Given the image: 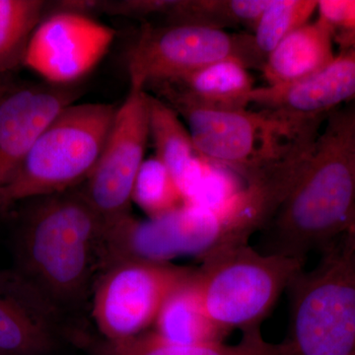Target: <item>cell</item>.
<instances>
[{"label": "cell", "instance_id": "obj_19", "mask_svg": "<svg viewBox=\"0 0 355 355\" xmlns=\"http://www.w3.org/2000/svg\"><path fill=\"white\" fill-rule=\"evenodd\" d=\"M149 135L156 157L171 173L182 191L202 160L181 116L167 103L148 92Z\"/></svg>", "mask_w": 355, "mask_h": 355}, {"label": "cell", "instance_id": "obj_21", "mask_svg": "<svg viewBox=\"0 0 355 355\" xmlns=\"http://www.w3.org/2000/svg\"><path fill=\"white\" fill-rule=\"evenodd\" d=\"M46 3L42 0H0V78L23 65Z\"/></svg>", "mask_w": 355, "mask_h": 355}, {"label": "cell", "instance_id": "obj_3", "mask_svg": "<svg viewBox=\"0 0 355 355\" xmlns=\"http://www.w3.org/2000/svg\"><path fill=\"white\" fill-rule=\"evenodd\" d=\"M169 106L186 121L202 157L238 173L245 181L312 146L327 119L270 109L214 111L184 103Z\"/></svg>", "mask_w": 355, "mask_h": 355}, {"label": "cell", "instance_id": "obj_18", "mask_svg": "<svg viewBox=\"0 0 355 355\" xmlns=\"http://www.w3.org/2000/svg\"><path fill=\"white\" fill-rule=\"evenodd\" d=\"M153 326V331L161 338L181 345L223 343L230 333L217 324L203 307L193 270L170 292Z\"/></svg>", "mask_w": 355, "mask_h": 355}, {"label": "cell", "instance_id": "obj_8", "mask_svg": "<svg viewBox=\"0 0 355 355\" xmlns=\"http://www.w3.org/2000/svg\"><path fill=\"white\" fill-rule=\"evenodd\" d=\"M225 60L257 69L251 34L202 25H146L127 55L130 80L146 89Z\"/></svg>", "mask_w": 355, "mask_h": 355}, {"label": "cell", "instance_id": "obj_9", "mask_svg": "<svg viewBox=\"0 0 355 355\" xmlns=\"http://www.w3.org/2000/svg\"><path fill=\"white\" fill-rule=\"evenodd\" d=\"M191 270L171 263L139 260L106 266L96 282L92 306L103 338L123 340L146 333L170 292Z\"/></svg>", "mask_w": 355, "mask_h": 355}, {"label": "cell", "instance_id": "obj_13", "mask_svg": "<svg viewBox=\"0 0 355 355\" xmlns=\"http://www.w3.org/2000/svg\"><path fill=\"white\" fill-rule=\"evenodd\" d=\"M62 313L20 272H0V355H46L57 349Z\"/></svg>", "mask_w": 355, "mask_h": 355}, {"label": "cell", "instance_id": "obj_11", "mask_svg": "<svg viewBox=\"0 0 355 355\" xmlns=\"http://www.w3.org/2000/svg\"><path fill=\"white\" fill-rule=\"evenodd\" d=\"M114 37V29L90 16L50 13L33 33L23 67L44 83L74 86L99 64Z\"/></svg>", "mask_w": 355, "mask_h": 355}, {"label": "cell", "instance_id": "obj_22", "mask_svg": "<svg viewBox=\"0 0 355 355\" xmlns=\"http://www.w3.org/2000/svg\"><path fill=\"white\" fill-rule=\"evenodd\" d=\"M317 6V0H270L251 33L258 69L287 36L309 23Z\"/></svg>", "mask_w": 355, "mask_h": 355}, {"label": "cell", "instance_id": "obj_10", "mask_svg": "<svg viewBox=\"0 0 355 355\" xmlns=\"http://www.w3.org/2000/svg\"><path fill=\"white\" fill-rule=\"evenodd\" d=\"M149 135L148 92L130 80L108 137L83 191L106 226L130 214L135 179L144 164Z\"/></svg>", "mask_w": 355, "mask_h": 355}, {"label": "cell", "instance_id": "obj_15", "mask_svg": "<svg viewBox=\"0 0 355 355\" xmlns=\"http://www.w3.org/2000/svg\"><path fill=\"white\" fill-rule=\"evenodd\" d=\"M149 86L158 93L156 97L167 104L184 103L214 111L248 109L257 88L249 69L235 60H221L179 78Z\"/></svg>", "mask_w": 355, "mask_h": 355}, {"label": "cell", "instance_id": "obj_2", "mask_svg": "<svg viewBox=\"0 0 355 355\" xmlns=\"http://www.w3.org/2000/svg\"><path fill=\"white\" fill-rule=\"evenodd\" d=\"M37 200L21 226L19 272L62 313L102 272L106 223L83 190Z\"/></svg>", "mask_w": 355, "mask_h": 355}, {"label": "cell", "instance_id": "obj_26", "mask_svg": "<svg viewBox=\"0 0 355 355\" xmlns=\"http://www.w3.org/2000/svg\"><path fill=\"white\" fill-rule=\"evenodd\" d=\"M9 87V84L6 83L4 78H0V95L6 90L7 88Z\"/></svg>", "mask_w": 355, "mask_h": 355}, {"label": "cell", "instance_id": "obj_23", "mask_svg": "<svg viewBox=\"0 0 355 355\" xmlns=\"http://www.w3.org/2000/svg\"><path fill=\"white\" fill-rule=\"evenodd\" d=\"M132 202L148 218H153L181 207L184 198L171 173L154 156L146 159L140 168L133 186Z\"/></svg>", "mask_w": 355, "mask_h": 355}, {"label": "cell", "instance_id": "obj_17", "mask_svg": "<svg viewBox=\"0 0 355 355\" xmlns=\"http://www.w3.org/2000/svg\"><path fill=\"white\" fill-rule=\"evenodd\" d=\"M92 355H282V343L268 342L261 328L243 331L241 340L236 345L223 343L203 345H181L161 338L155 331H146L123 340H94L84 338Z\"/></svg>", "mask_w": 355, "mask_h": 355}, {"label": "cell", "instance_id": "obj_7", "mask_svg": "<svg viewBox=\"0 0 355 355\" xmlns=\"http://www.w3.org/2000/svg\"><path fill=\"white\" fill-rule=\"evenodd\" d=\"M103 268L116 261L170 263L173 259L205 254L224 245L247 242L244 221L232 203L218 209L184 203L153 218L123 216L106 226Z\"/></svg>", "mask_w": 355, "mask_h": 355}, {"label": "cell", "instance_id": "obj_5", "mask_svg": "<svg viewBox=\"0 0 355 355\" xmlns=\"http://www.w3.org/2000/svg\"><path fill=\"white\" fill-rule=\"evenodd\" d=\"M196 277L203 307L229 331L261 328L305 261L257 251L249 243L224 245L200 259Z\"/></svg>", "mask_w": 355, "mask_h": 355}, {"label": "cell", "instance_id": "obj_4", "mask_svg": "<svg viewBox=\"0 0 355 355\" xmlns=\"http://www.w3.org/2000/svg\"><path fill=\"white\" fill-rule=\"evenodd\" d=\"M116 109L105 103L67 107L0 190V211L14 203L64 193L84 183L100 157Z\"/></svg>", "mask_w": 355, "mask_h": 355}, {"label": "cell", "instance_id": "obj_16", "mask_svg": "<svg viewBox=\"0 0 355 355\" xmlns=\"http://www.w3.org/2000/svg\"><path fill=\"white\" fill-rule=\"evenodd\" d=\"M336 57L331 34L316 20L292 32L268 55L261 71L266 86L304 80Z\"/></svg>", "mask_w": 355, "mask_h": 355}, {"label": "cell", "instance_id": "obj_1", "mask_svg": "<svg viewBox=\"0 0 355 355\" xmlns=\"http://www.w3.org/2000/svg\"><path fill=\"white\" fill-rule=\"evenodd\" d=\"M324 121L307 164L268 223L266 253L305 261L355 227V103Z\"/></svg>", "mask_w": 355, "mask_h": 355}, {"label": "cell", "instance_id": "obj_20", "mask_svg": "<svg viewBox=\"0 0 355 355\" xmlns=\"http://www.w3.org/2000/svg\"><path fill=\"white\" fill-rule=\"evenodd\" d=\"M270 0H176L169 24L207 26L216 29L251 28L253 31Z\"/></svg>", "mask_w": 355, "mask_h": 355}, {"label": "cell", "instance_id": "obj_12", "mask_svg": "<svg viewBox=\"0 0 355 355\" xmlns=\"http://www.w3.org/2000/svg\"><path fill=\"white\" fill-rule=\"evenodd\" d=\"M74 86H11L0 95V190L19 169L40 135L78 98Z\"/></svg>", "mask_w": 355, "mask_h": 355}, {"label": "cell", "instance_id": "obj_6", "mask_svg": "<svg viewBox=\"0 0 355 355\" xmlns=\"http://www.w3.org/2000/svg\"><path fill=\"white\" fill-rule=\"evenodd\" d=\"M291 327L282 355H355V272L345 243L291 286Z\"/></svg>", "mask_w": 355, "mask_h": 355}, {"label": "cell", "instance_id": "obj_24", "mask_svg": "<svg viewBox=\"0 0 355 355\" xmlns=\"http://www.w3.org/2000/svg\"><path fill=\"white\" fill-rule=\"evenodd\" d=\"M318 18L340 51L355 46V0H319Z\"/></svg>", "mask_w": 355, "mask_h": 355}, {"label": "cell", "instance_id": "obj_25", "mask_svg": "<svg viewBox=\"0 0 355 355\" xmlns=\"http://www.w3.org/2000/svg\"><path fill=\"white\" fill-rule=\"evenodd\" d=\"M345 245L349 253L350 263L355 272V227L345 235Z\"/></svg>", "mask_w": 355, "mask_h": 355}, {"label": "cell", "instance_id": "obj_14", "mask_svg": "<svg viewBox=\"0 0 355 355\" xmlns=\"http://www.w3.org/2000/svg\"><path fill=\"white\" fill-rule=\"evenodd\" d=\"M355 102V46L340 51L326 67L304 80L286 86L257 87L252 105L294 116H328Z\"/></svg>", "mask_w": 355, "mask_h": 355}]
</instances>
